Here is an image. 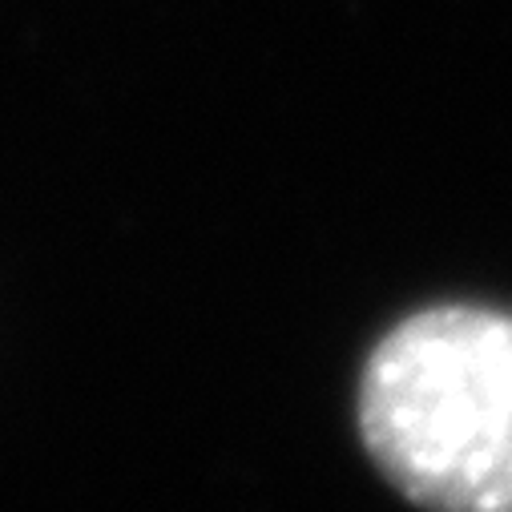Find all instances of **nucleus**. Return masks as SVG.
Segmentation results:
<instances>
[{
  "instance_id": "1",
  "label": "nucleus",
  "mask_w": 512,
  "mask_h": 512,
  "mask_svg": "<svg viewBox=\"0 0 512 512\" xmlns=\"http://www.w3.org/2000/svg\"><path fill=\"white\" fill-rule=\"evenodd\" d=\"M359 432L428 512H512V315L428 307L379 339L359 383Z\"/></svg>"
}]
</instances>
